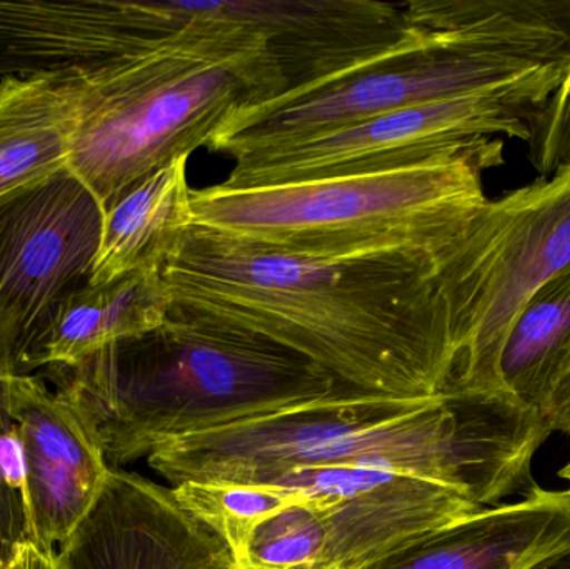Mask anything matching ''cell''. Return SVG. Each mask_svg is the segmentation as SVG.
Returning a JSON list of instances; mask_svg holds the SVG:
<instances>
[{"mask_svg": "<svg viewBox=\"0 0 570 569\" xmlns=\"http://www.w3.org/2000/svg\"><path fill=\"white\" fill-rule=\"evenodd\" d=\"M435 256L305 257L190 226L164 264L170 310L267 337L364 393L431 398L455 351Z\"/></svg>", "mask_w": 570, "mask_h": 569, "instance_id": "1", "label": "cell"}, {"mask_svg": "<svg viewBox=\"0 0 570 569\" xmlns=\"http://www.w3.org/2000/svg\"><path fill=\"white\" fill-rule=\"evenodd\" d=\"M551 433L541 411L508 393L395 398L342 387L173 441L147 460L173 487L273 484L298 468L352 467L424 478L485 508L538 488L532 460Z\"/></svg>", "mask_w": 570, "mask_h": 569, "instance_id": "2", "label": "cell"}, {"mask_svg": "<svg viewBox=\"0 0 570 569\" xmlns=\"http://www.w3.org/2000/svg\"><path fill=\"white\" fill-rule=\"evenodd\" d=\"M47 370L53 393L86 421L110 468L348 387L267 337L173 310L150 333Z\"/></svg>", "mask_w": 570, "mask_h": 569, "instance_id": "3", "label": "cell"}, {"mask_svg": "<svg viewBox=\"0 0 570 569\" xmlns=\"http://www.w3.org/2000/svg\"><path fill=\"white\" fill-rule=\"evenodd\" d=\"M186 26L136 56L69 80L67 169L102 210L144 177L214 143L244 110L287 84L267 40L243 23L170 2Z\"/></svg>", "mask_w": 570, "mask_h": 569, "instance_id": "4", "label": "cell"}, {"mask_svg": "<svg viewBox=\"0 0 570 569\" xmlns=\"http://www.w3.org/2000/svg\"><path fill=\"white\" fill-rule=\"evenodd\" d=\"M404 12L407 36L391 52L318 89L244 110L209 149L234 157L570 67L564 0H415Z\"/></svg>", "mask_w": 570, "mask_h": 569, "instance_id": "5", "label": "cell"}, {"mask_svg": "<svg viewBox=\"0 0 570 569\" xmlns=\"http://www.w3.org/2000/svg\"><path fill=\"white\" fill-rule=\"evenodd\" d=\"M502 150V140L482 139L385 173L193 189L194 226L305 257H438L488 200L482 174L504 163Z\"/></svg>", "mask_w": 570, "mask_h": 569, "instance_id": "6", "label": "cell"}, {"mask_svg": "<svg viewBox=\"0 0 570 569\" xmlns=\"http://www.w3.org/2000/svg\"><path fill=\"white\" fill-rule=\"evenodd\" d=\"M570 267V164L485 200L435 257L455 351L451 391L505 393L499 363L525 304Z\"/></svg>", "mask_w": 570, "mask_h": 569, "instance_id": "7", "label": "cell"}, {"mask_svg": "<svg viewBox=\"0 0 570 569\" xmlns=\"http://www.w3.org/2000/svg\"><path fill=\"white\" fill-rule=\"evenodd\" d=\"M568 70L508 89L465 94L382 114L327 133L237 154L227 187H266L385 173L435 159L494 136L531 140L544 104Z\"/></svg>", "mask_w": 570, "mask_h": 569, "instance_id": "8", "label": "cell"}, {"mask_svg": "<svg viewBox=\"0 0 570 569\" xmlns=\"http://www.w3.org/2000/svg\"><path fill=\"white\" fill-rule=\"evenodd\" d=\"M102 216L69 169L0 199V380L39 370L57 310L92 276Z\"/></svg>", "mask_w": 570, "mask_h": 569, "instance_id": "9", "label": "cell"}, {"mask_svg": "<svg viewBox=\"0 0 570 569\" xmlns=\"http://www.w3.org/2000/svg\"><path fill=\"white\" fill-rule=\"evenodd\" d=\"M217 19L267 40L283 72V96L308 92L374 62L407 36L404 7L375 0H217Z\"/></svg>", "mask_w": 570, "mask_h": 569, "instance_id": "10", "label": "cell"}, {"mask_svg": "<svg viewBox=\"0 0 570 569\" xmlns=\"http://www.w3.org/2000/svg\"><path fill=\"white\" fill-rule=\"evenodd\" d=\"M57 551L69 569H237L229 547L180 507L173 488L119 468Z\"/></svg>", "mask_w": 570, "mask_h": 569, "instance_id": "11", "label": "cell"}, {"mask_svg": "<svg viewBox=\"0 0 570 569\" xmlns=\"http://www.w3.org/2000/svg\"><path fill=\"white\" fill-rule=\"evenodd\" d=\"M9 391L22 441L33 537L57 548L99 500L110 467L86 421L42 377H12Z\"/></svg>", "mask_w": 570, "mask_h": 569, "instance_id": "12", "label": "cell"}, {"mask_svg": "<svg viewBox=\"0 0 570 569\" xmlns=\"http://www.w3.org/2000/svg\"><path fill=\"white\" fill-rule=\"evenodd\" d=\"M325 541L317 569H364L417 538L484 510L424 478L364 470L344 497L317 504Z\"/></svg>", "mask_w": 570, "mask_h": 569, "instance_id": "13", "label": "cell"}, {"mask_svg": "<svg viewBox=\"0 0 570 569\" xmlns=\"http://www.w3.org/2000/svg\"><path fill=\"white\" fill-rule=\"evenodd\" d=\"M570 558V491L535 488L484 508L364 569H539Z\"/></svg>", "mask_w": 570, "mask_h": 569, "instance_id": "14", "label": "cell"}, {"mask_svg": "<svg viewBox=\"0 0 570 569\" xmlns=\"http://www.w3.org/2000/svg\"><path fill=\"white\" fill-rule=\"evenodd\" d=\"M160 271H134L107 283L83 284L70 294L40 343L37 367L73 366L163 326L170 300Z\"/></svg>", "mask_w": 570, "mask_h": 569, "instance_id": "15", "label": "cell"}, {"mask_svg": "<svg viewBox=\"0 0 570 569\" xmlns=\"http://www.w3.org/2000/svg\"><path fill=\"white\" fill-rule=\"evenodd\" d=\"M187 160L179 157L126 190L102 216L99 251L89 283L140 269H163L194 224Z\"/></svg>", "mask_w": 570, "mask_h": 569, "instance_id": "16", "label": "cell"}, {"mask_svg": "<svg viewBox=\"0 0 570 569\" xmlns=\"http://www.w3.org/2000/svg\"><path fill=\"white\" fill-rule=\"evenodd\" d=\"M72 127L69 80L0 77V199L67 169Z\"/></svg>", "mask_w": 570, "mask_h": 569, "instance_id": "17", "label": "cell"}, {"mask_svg": "<svg viewBox=\"0 0 570 569\" xmlns=\"http://www.w3.org/2000/svg\"><path fill=\"white\" fill-rule=\"evenodd\" d=\"M570 344V267L532 296L511 327L499 363L502 391L541 411Z\"/></svg>", "mask_w": 570, "mask_h": 569, "instance_id": "18", "label": "cell"}, {"mask_svg": "<svg viewBox=\"0 0 570 569\" xmlns=\"http://www.w3.org/2000/svg\"><path fill=\"white\" fill-rule=\"evenodd\" d=\"M184 510L213 530L243 563L254 531L295 503L308 501L304 494L276 484L226 483V481H187L173 487Z\"/></svg>", "mask_w": 570, "mask_h": 569, "instance_id": "19", "label": "cell"}, {"mask_svg": "<svg viewBox=\"0 0 570 569\" xmlns=\"http://www.w3.org/2000/svg\"><path fill=\"white\" fill-rule=\"evenodd\" d=\"M324 541L321 510L312 501L291 504L254 531L239 567L317 569Z\"/></svg>", "mask_w": 570, "mask_h": 569, "instance_id": "20", "label": "cell"}, {"mask_svg": "<svg viewBox=\"0 0 570 569\" xmlns=\"http://www.w3.org/2000/svg\"><path fill=\"white\" fill-rule=\"evenodd\" d=\"M36 540L27 493L19 426L10 408L9 380H0V548Z\"/></svg>", "mask_w": 570, "mask_h": 569, "instance_id": "21", "label": "cell"}, {"mask_svg": "<svg viewBox=\"0 0 570 569\" xmlns=\"http://www.w3.org/2000/svg\"><path fill=\"white\" fill-rule=\"evenodd\" d=\"M531 157L541 177L570 164V67L559 89L544 104L531 134Z\"/></svg>", "mask_w": 570, "mask_h": 569, "instance_id": "22", "label": "cell"}, {"mask_svg": "<svg viewBox=\"0 0 570 569\" xmlns=\"http://www.w3.org/2000/svg\"><path fill=\"white\" fill-rule=\"evenodd\" d=\"M0 569H69L57 548L27 540L0 548Z\"/></svg>", "mask_w": 570, "mask_h": 569, "instance_id": "23", "label": "cell"}, {"mask_svg": "<svg viewBox=\"0 0 570 569\" xmlns=\"http://www.w3.org/2000/svg\"><path fill=\"white\" fill-rule=\"evenodd\" d=\"M542 414L551 431L570 434V344L556 370Z\"/></svg>", "mask_w": 570, "mask_h": 569, "instance_id": "24", "label": "cell"}, {"mask_svg": "<svg viewBox=\"0 0 570 569\" xmlns=\"http://www.w3.org/2000/svg\"><path fill=\"white\" fill-rule=\"evenodd\" d=\"M559 477H561L562 480L568 481V484H569L568 490L570 491V461L568 464H566L564 468H562L561 471H559Z\"/></svg>", "mask_w": 570, "mask_h": 569, "instance_id": "25", "label": "cell"}, {"mask_svg": "<svg viewBox=\"0 0 570 569\" xmlns=\"http://www.w3.org/2000/svg\"><path fill=\"white\" fill-rule=\"evenodd\" d=\"M237 569H254V568L239 567V565H237Z\"/></svg>", "mask_w": 570, "mask_h": 569, "instance_id": "26", "label": "cell"}]
</instances>
